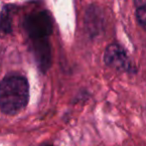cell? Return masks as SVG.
Returning a JSON list of instances; mask_svg holds the SVG:
<instances>
[{"mask_svg": "<svg viewBox=\"0 0 146 146\" xmlns=\"http://www.w3.org/2000/svg\"><path fill=\"white\" fill-rule=\"evenodd\" d=\"M29 100V84L25 77L8 75L0 81V111L14 115L25 108Z\"/></svg>", "mask_w": 146, "mask_h": 146, "instance_id": "cell-1", "label": "cell"}, {"mask_svg": "<svg viewBox=\"0 0 146 146\" xmlns=\"http://www.w3.org/2000/svg\"><path fill=\"white\" fill-rule=\"evenodd\" d=\"M24 28L31 41L46 40L53 30L51 13L47 10L33 11L25 17Z\"/></svg>", "mask_w": 146, "mask_h": 146, "instance_id": "cell-2", "label": "cell"}, {"mask_svg": "<svg viewBox=\"0 0 146 146\" xmlns=\"http://www.w3.org/2000/svg\"><path fill=\"white\" fill-rule=\"evenodd\" d=\"M104 62L114 69L127 72L135 71L126 51L118 44H110L106 47L104 53Z\"/></svg>", "mask_w": 146, "mask_h": 146, "instance_id": "cell-3", "label": "cell"}, {"mask_svg": "<svg viewBox=\"0 0 146 146\" xmlns=\"http://www.w3.org/2000/svg\"><path fill=\"white\" fill-rule=\"evenodd\" d=\"M34 58L41 72L45 73L51 66V45L49 40L31 41Z\"/></svg>", "mask_w": 146, "mask_h": 146, "instance_id": "cell-4", "label": "cell"}, {"mask_svg": "<svg viewBox=\"0 0 146 146\" xmlns=\"http://www.w3.org/2000/svg\"><path fill=\"white\" fill-rule=\"evenodd\" d=\"M0 30L5 33L11 32V13L6 7H4L0 13Z\"/></svg>", "mask_w": 146, "mask_h": 146, "instance_id": "cell-5", "label": "cell"}, {"mask_svg": "<svg viewBox=\"0 0 146 146\" xmlns=\"http://www.w3.org/2000/svg\"><path fill=\"white\" fill-rule=\"evenodd\" d=\"M136 17H137V21L142 27H145L146 24V4L142 5V6L136 7Z\"/></svg>", "mask_w": 146, "mask_h": 146, "instance_id": "cell-6", "label": "cell"}, {"mask_svg": "<svg viewBox=\"0 0 146 146\" xmlns=\"http://www.w3.org/2000/svg\"><path fill=\"white\" fill-rule=\"evenodd\" d=\"M43 146H53V145H51V144H45V145H43Z\"/></svg>", "mask_w": 146, "mask_h": 146, "instance_id": "cell-7", "label": "cell"}]
</instances>
